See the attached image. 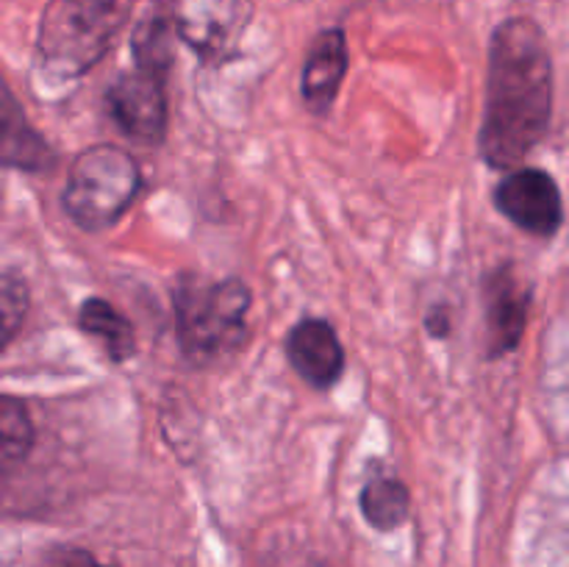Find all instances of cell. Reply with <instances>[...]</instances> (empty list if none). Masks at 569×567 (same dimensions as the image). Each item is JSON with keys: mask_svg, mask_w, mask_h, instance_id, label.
I'll return each mask as SVG.
<instances>
[{"mask_svg": "<svg viewBox=\"0 0 569 567\" xmlns=\"http://www.w3.org/2000/svg\"><path fill=\"white\" fill-rule=\"evenodd\" d=\"M250 17L248 0H176L172 28L206 59H222L233 50Z\"/></svg>", "mask_w": 569, "mask_h": 567, "instance_id": "52a82bcc", "label": "cell"}, {"mask_svg": "<svg viewBox=\"0 0 569 567\" xmlns=\"http://www.w3.org/2000/svg\"><path fill=\"white\" fill-rule=\"evenodd\" d=\"M550 115L553 61L548 39L528 17L503 20L489 39L481 159L495 170L517 167L545 137Z\"/></svg>", "mask_w": 569, "mask_h": 567, "instance_id": "6da1fadb", "label": "cell"}, {"mask_svg": "<svg viewBox=\"0 0 569 567\" xmlns=\"http://www.w3.org/2000/svg\"><path fill=\"white\" fill-rule=\"evenodd\" d=\"M128 14V0H50L39 22V64L72 81L100 61Z\"/></svg>", "mask_w": 569, "mask_h": 567, "instance_id": "277c9868", "label": "cell"}, {"mask_svg": "<svg viewBox=\"0 0 569 567\" xmlns=\"http://www.w3.org/2000/svg\"><path fill=\"white\" fill-rule=\"evenodd\" d=\"M348 39L339 28H328V31L317 33L309 56H306L303 81H300L303 103L311 115H328L331 111L339 87L348 76Z\"/></svg>", "mask_w": 569, "mask_h": 567, "instance_id": "30bf717a", "label": "cell"}, {"mask_svg": "<svg viewBox=\"0 0 569 567\" xmlns=\"http://www.w3.org/2000/svg\"><path fill=\"white\" fill-rule=\"evenodd\" d=\"M28 311V289L14 272H0V350L20 331Z\"/></svg>", "mask_w": 569, "mask_h": 567, "instance_id": "9a60e30c", "label": "cell"}, {"mask_svg": "<svg viewBox=\"0 0 569 567\" xmlns=\"http://www.w3.org/2000/svg\"><path fill=\"white\" fill-rule=\"evenodd\" d=\"M495 206L506 220L533 237L550 239L565 222V200L553 176L537 167L509 172L495 187Z\"/></svg>", "mask_w": 569, "mask_h": 567, "instance_id": "8992f818", "label": "cell"}, {"mask_svg": "<svg viewBox=\"0 0 569 567\" xmlns=\"http://www.w3.org/2000/svg\"><path fill=\"white\" fill-rule=\"evenodd\" d=\"M56 165L50 145L33 131L22 115L20 103L0 78V167L26 172H44Z\"/></svg>", "mask_w": 569, "mask_h": 567, "instance_id": "8fae6325", "label": "cell"}, {"mask_svg": "<svg viewBox=\"0 0 569 567\" xmlns=\"http://www.w3.org/2000/svg\"><path fill=\"white\" fill-rule=\"evenodd\" d=\"M289 365L315 389H331L345 372V348L322 317H306L287 337Z\"/></svg>", "mask_w": 569, "mask_h": 567, "instance_id": "9c48e42d", "label": "cell"}, {"mask_svg": "<svg viewBox=\"0 0 569 567\" xmlns=\"http://www.w3.org/2000/svg\"><path fill=\"white\" fill-rule=\"evenodd\" d=\"M44 567H106V565H100L92 554H87V550L81 548H61L44 561Z\"/></svg>", "mask_w": 569, "mask_h": 567, "instance_id": "2e32d148", "label": "cell"}, {"mask_svg": "<svg viewBox=\"0 0 569 567\" xmlns=\"http://www.w3.org/2000/svg\"><path fill=\"white\" fill-rule=\"evenodd\" d=\"M409 489L400 478H372L361 489V515L378 531H392L409 517Z\"/></svg>", "mask_w": 569, "mask_h": 567, "instance_id": "4fadbf2b", "label": "cell"}, {"mask_svg": "<svg viewBox=\"0 0 569 567\" xmlns=\"http://www.w3.org/2000/svg\"><path fill=\"white\" fill-rule=\"evenodd\" d=\"M33 445V422L26 404L0 395V476L14 470Z\"/></svg>", "mask_w": 569, "mask_h": 567, "instance_id": "5bb4252c", "label": "cell"}, {"mask_svg": "<svg viewBox=\"0 0 569 567\" xmlns=\"http://www.w3.org/2000/svg\"><path fill=\"white\" fill-rule=\"evenodd\" d=\"M172 304L178 342L194 365H217L244 342L250 289L239 278L181 281L172 292Z\"/></svg>", "mask_w": 569, "mask_h": 567, "instance_id": "3957f363", "label": "cell"}, {"mask_svg": "<svg viewBox=\"0 0 569 567\" xmlns=\"http://www.w3.org/2000/svg\"><path fill=\"white\" fill-rule=\"evenodd\" d=\"M139 187L142 172L128 150L94 145L72 161L61 203L78 228L98 233L114 226L131 209Z\"/></svg>", "mask_w": 569, "mask_h": 567, "instance_id": "5b68a950", "label": "cell"}, {"mask_svg": "<svg viewBox=\"0 0 569 567\" xmlns=\"http://www.w3.org/2000/svg\"><path fill=\"white\" fill-rule=\"evenodd\" d=\"M78 326L98 339L103 345L106 354L114 361L131 359L137 350V337H133V326L103 298L83 300L81 311H78Z\"/></svg>", "mask_w": 569, "mask_h": 567, "instance_id": "7c38bea8", "label": "cell"}, {"mask_svg": "<svg viewBox=\"0 0 569 567\" xmlns=\"http://www.w3.org/2000/svg\"><path fill=\"white\" fill-rule=\"evenodd\" d=\"M531 287L515 265H500L483 278V317H487L489 356H503L520 345L531 315Z\"/></svg>", "mask_w": 569, "mask_h": 567, "instance_id": "ba28073f", "label": "cell"}, {"mask_svg": "<svg viewBox=\"0 0 569 567\" xmlns=\"http://www.w3.org/2000/svg\"><path fill=\"white\" fill-rule=\"evenodd\" d=\"M172 31L161 17L144 20L133 33V67L122 72L106 92L111 120L126 137L142 145H156L164 139L170 106H167V78L172 67Z\"/></svg>", "mask_w": 569, "mask_h": 567, "instance_id": "7a4b0ae2", "label": "cell"}, {"mask_svg": "<svg viewBox=\"0 0 569 567\" xmlns=\"http://www.w3.org/2000/svg\"><path fill=\"white\" fill-rule=\"evenodd\" d=\"M426 326L433 337H448L450 334V315H448V306H433L426 317Z\"/></svg>", "mask_w": 569, "mask_h": 567, "instance_id": "e0dca14e", "label": "cell"}]
</instances>
